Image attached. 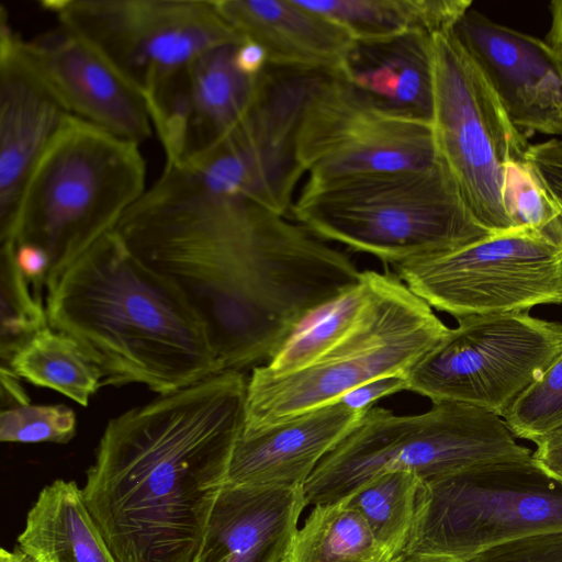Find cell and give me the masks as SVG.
Returning a JSON list of instances; mask_svg holds the SVG:
<instances>
[{
	"label": "cell",
	"mask_w": 562,
	"mask_h": 562,
	"mask_svg": "<svg viewBox=\"0 0 562 562\" xmlns=\"http://www.w3.org/2000/svg\"><path fill=\"white\" fill-rule=\"evenodd\" d=\"M247 381L217 372L110 419L82 488L117 562H195L246 415Z\"/></svg>",
	"instance_id": "cell-1"
},
{
	"label": "cell",
	"mask_w": 562,
	"mask_h": 562,
	"mask_svg": "<svg viewBox=\"0 0 562 562\" xmlns=\"http://www.w3.org/2000/svg\"><path fill=\"white\" fill-rule=\"evenodd\" d=\"M49 327L76 340L104 385L171 393L223 371L202 322L114 232L46 285Z\"/></svg>",
	"instance_id": "cell-2"
},
{
	"label": "cell",
	"mask_w": 562,
	"mask_h": 562,
	"mask_svg": "<svg viewBox=\"0 0 562 562\" xmlns=\"http://www.w3.org/2000/svg\"><path fill=\"white\" fill-rule=\"evenodd\" d=\"M291 218L325 241L393 267L494 234L474 216L441 158L422 169L306 180Z\"/></svg>",
	"instance_id": "cell-3"
},
{
	"label": "cell",
	"mask_w": 562,
	"mask_h": 562,
	"mask_svg": "<svg viewBox=\"0 0 562 562\" xmlns=\"http://www.w3.org/2000/svg\"><path fill=\"white\" fill-rule=\"evenodd\" d=\"M146 173L140 144L70 115L30 173L0 241L43 248L47 285L113 232L147 190Z\"/></svg>",
	"instance_id": "cell-4"
},
{
	"label": "cell",
	"mask_w": 562,
	"mask_h": 562,
	"mask_svg": "<svg viewBox=\"0 0 562 562\" xmlns=\"http://www.w3.org/2000/svg\"><path fill=\"white\" fill-rule=\"evenodd\" d=\"M531 457L503 417L471 404L435 402L415 415L372 406L321 460L303 490L307 505L327 504L389 471H408L427 480Z\"/></svg>",
	"instance_id": "cell-5"
},
{
	"label": "cell",
	"mask_w": 562,
	"mask_h": 562,
	"mask_svg": "<svg viewBox=\"0 0 562 562\" xmlns=\"http://www.w3.org/2000/svg\"><path fill=\"white\" fill-rule=\"evenodd\" d=\"M450 329L395 273L376 271L369 308L327 353L288 374L274 375L261 366L252 369L243 431H255L335 403L374 379L405 375Z\"/></svg>",
	"instance_id": "cell-6"
},
{
	"label": "cell",
	"mask_w": 562,
	"mask_h": 562,
	"mask_svg": "<svg viewBox=\"0 0 562 562\" xmlns=\"http://www.w3.org/2000/svg\"><path fill=\"white\" fill-rule=\"evenodd\" d=\"M562 531V479L508 460L422 480L400 562H464L498 544Z\"/></svg>",
	"instance_id": "cell-7"
},
{
	"label": "cell",
	"mask_w": 562,
	"mask_h": 562,
	"mask_svg": "<svg viewBox=\"0 0 562 562\" xmlns=\"http://www.w3.org/2000/svg\"><path fill=\"white\" fill-rule=\"evenodd\" d=\"M428 52L439 156L483 226L515 229L505 205L507 168L529 144L454 30L430 36Z\"/></svg>",
	"instance_id": "cell-8"
},
{
	"label": "cell",
	"mask_w": 562,
	"mask_h": 562,
	"mask_svg": "<svg viewBox=\"0 0 562 562\" xmlns=\"http://www.w3.org/2000/svg\"><path fill=\"white\" fill-rule=\"evenodd\" d=\"M294 148L311 181L422 169L440 160L429 119L390 108L344 76L322 75L312 87Z\"/></svg>",
	"instance_id": "cell-9"
},
{
	"label": "cell",
	"mask_w": 562,
	"mask_h": 562,
	"mask_svg": "<svg viewBox=\"0 0 562 562\" xmlns=\"http://www.w3.org/2000/svg\"><path fill=\"white\" fill-rule=\"evenodd\" d=\"M447 337L405 374L408 391L471 404L504 417L562 352V323L526 312L457 319Z\"/></svg>",
	"instance_id": "cell-10"
},
{
	"label": "cell",
	"mask_w": 562,
	"mask_h": 562,
	"mask_svg": "<svg viewBox=\"0 0 562 562\" xmlns=\"http://www.w3.org/2000/svg\"><path fill=\"white\" fill-rule=\"evenodd\" d=\"M58 24L109 59L145 100L203 53L243 38L213 0H42Z\"/></svg>",
	"instance_id": "cell-11"
},
{
	"label": "cell",
	"mask_w": 562,
	"mask_h": 562,
	"mask_svg": "<svg viewBox=\"0 0 562 562\" xmlns=\"http://www.w3.org/2000/svg\"><path fill=\"white\" fill-rule=\"evenodd\" d=\"M393 268L431 308L457 319L562 304V237L527 228Z\"/></svg>",
	"instance_id": "cell-12"
},
{
	"label": "cell",
	"mask_w": 562,
	"mask_h": 562,
	"mask_svg": "<svg viewBox=\"0 0 562 562\" xmlns=\"http://www.w3.org/2000/svg\"><path fill=\"white\" fill-rule=\"evenodd\" d=\"M237 45L207 50L178 70L147 99L166 162L182 165L229 134L251 109L261 75L234 65Z\"/></svg>",
	"instance_id": "cell-13"
},
{
	"label": "cell",
	"mask_w": 562,
	"mask_h": 562,
	"mask_svg": "<svg viewBox=\"0 0 562 562\" xmlns=\"http://www.w3.org/2000/svg\"><path fill=\"white\" fill-rule=\"evenodd\" d=\"M454 32L516 127L562 136V64L544 41L474 9Z\"/></svg>",
	"instance_id": "cell-14"
},
{
	"label": "cell",
	"mask_w": 562,
	"mask_h": 562,
	"mask_svg": "<svg viewBox=\"0 0 562 562\" xmlns=\"http://www.w3.org/2000/svg\"><path fill=\"white\" fill-rule=\"evenodd\" d=\"M70 112L30 58L0 8V237L25 182Z\"/></svg>",
	"instance_id": "cell-15"
},
{
	"label": "cell",
	"mask_w": 562,
	"mask_h": 562,
	"mask_svg": "<svg viewBox=\"0 0 562 562\" xmlns=\"http://www.w3.org/2000/svg\"><path fill=\"white\" fill-rule=\"evenodd\" d=\"M24 45L71 115L137 144L151 136L144 95L89 42L58 24Z\"/></svg>",
	"instance_id": "cell-16"
},
{
	"label": "cell",
	"mask_w": 562,
	"mask_h": 562,
	"mask_svg": "<svg viewBox=\"0 0 562 562\" xmlns=\"http://www.w3.org/2000/svg\"><path fill=\"white\" fill-rule=\"evenodd\" d=\"M244 40L259 44L268 67L326 76L350 75L359 44L339 23L297 0H213Z\"/></svg>",
	"instance_id": "cell-17"
},
{
	"label": "cell",
	"mask_w": 562,
	"mask_h": 562,
	"mask_svg": "<svg viewBox=\"0 0 562 562\" xmlns=\"http://www.w3.org/2000/svg\"><path fill=\"white\" fill-rule=\"evenodd\" d=\"M364 413L335 402L255 431H243L226 483L234 486H303L321 460Z\"/></svg>",
	"instance_id": "cell-18"
},
{
	"label": "cell",
	"mask_w": 562,
	"mask_h": 562,
	"mask_svg": "<svg viewBox=\"0 0 562 562\" xmlns=\"http://www.w3.org/2000/svg\"><path fill=\"white\" fill-rule=\"evenodd\" d=\"M306 505L303 486L225 484L195 562H281Z\"/></svg>",
	"instance_id": "cell-19"
},
{
	"label": "cell",
	"mask_w": 562,
	"mask_h": 562,
	"mask_svg": "<svg viewBox=\"0 0 562 562\" xmlns=\"http://www.w3.org/2000/svg\"><path fill=\"white\" fill-rule=\"evenodd\" d=\"M18 547L37 562H117L75 481L57 479L38 493Z\"/></svg>",
	"instance_id": "cell-20"
},
{
	"label": "cell",
	"mask_w": 562,
	"mask_h": 562,
	"mask_svg": "<svg viewBox=\"0 0 562 562\" xmlns=\"http://www.w3.org/2000/svg\"><path fill=\"white\" fill-rule=\"evenodd\" d=\"M344 26L359 45L372 46L409 35L453 31L471 0H297Z\"/></svg>",
	"instance_id": "cell-21"
},
{
	"label": "cell",
	"mask_w": 562,
	"mask_h": 562,
	"mask_svg": "<svg viewBox=\"0 0 562 562\" xmlns=\"http://www.w3.org/2000/svg\"><path fill=\"white\" fill-rule=\"evenodd\" d=\"M429 37L409 35L381 45H359L349 78L379 102L430 120Z\"/></svg>",
	"instance_id": "cell-22"
},
{
	"label": "cell",
	"mask_w": 562,
	"mask_h": 562,
	"mask_svg": "<svg viewBox=\"0 0 562 562\" xmlns=\"http://www.w3.org/2000/svg\"><path fill=\"white\" fill-rule=\"evenodd\" d=\"M375 273L362 271L356 285L308 312L261 367L274 375L288 374L327 353L355 328L369 308L375 292Z\"/></svg>",
	"instance_id": "cell-23"
},
{
	"label": "cell",
	"mask_w": 562,
	"mask_h": 562,
	"mask_svg": "<svg viewBox=\"0 0 562 562\" xmlns=\"http://www.w3.org/2000/svg\"><path fill=\"white\" fill-rule=\"evenodd\" d=\"M281 562H392L346 501L314 505Z\"/></svg>",
	"instance_id": "cell-24"
},
{
	"label": "cell",
	"mask_w": 562,
	"mask_h": 562,
	"mask_svg": "<svg viewBox=\"0 0 562 562\" xmlns=\"http://www.w3.org/2000/svg\"><path fill=\"white\" fill-rule=\"evenodd\" d=\"M3 366L31 384L54 390L83 407L103 386L100 370L79 344L49 326L36 333Z\"/></svg>",
	"instance_id": "cell-25"
},
{
	"label": "cell",
	"mask_w": 562,
	"mask_h": 562,
	"mask_svg": "<svg viewBox=\"0 0 562 562\" xmlns=\"http://www.w3.org/2000/svg\"><path fill=\"white\" fill-rule=\"evenodd\" d=\"M422 479L408 471L381 473L344 498L364 519L392 562H400L413 526Z\"/></svg>",
	"instance_id": "cell-26"
},
{
	"label": "cell",
	"mask_w": 562,
	"mask_h": 562,
	"mask_svg": "<svg viewBox=\"0 0 562 562\" xmlns=\"http://www.w3.org/2000/svg\"><path fill=\"white\" fill-rule=\"evenodd\" d=\"M0 358L5 364L36 333L49 326L43 297L18 269L11 243L0 247Z\"/></svg>",
	"instance_id": "cell-27"
},
{
	"label": "cell",
	"mask_w": 562,
	"mask_h": 562,
	"mask_svg": "<svg viewBox=\"0 0 562 562\" xmlns=\"http://www.w3.org/2000/svg\"><path fill=\"white\" fill-rule=\"evenodd\" d=\"M505 205L514 228L562 237V209L526 156L508 165Z\"/></svg>",
	"instance_id": "cell-28"
},
{
	"label": "cell",
	"mask_w": 562,
	"mask_h": 562,
	"mask_svg": "<svg viewBox=\"0 0 562 562\" xmlns=\"http://www.w3.org/2000/svg\"><path fill=\"white\" fill-rule=\"evenodd\" d=\"M503 418L516 438L533 442L562 427V352Z\"/></svg>",
	"instance_id": "cell-29"
},
{
	"label": "cell",
	"mask_w": 562,
	"mask_h": 562,
	"mask_svg": "<svg viewBox=\"0 0 562 562\" xmlns=\"http://www.w3.org/2000/svg\"><path fill=\"white\" fill-rule=\"evenodd\" d=\"M77 429L75 412L63 404L26 405L2 408L0 440L2 442L66 443Z\"/></svg>",
	"instance_id": "cell-30"
},
{
	"label": "cell",
	"mask_w": 562,
	"mask_h": 562,
	"mask_svg": "<svg viewBox=\"0 0 562 562\" xmlns=\"http://www.w3.org/2000/svg\"><path fill=\"white\" fill-rule=\"evenodd\" d=\"M464 562H562V531L502 543Z\"/></svg>",
	"instance_id": "cell-31"
},
{
	"label": "cell",
	"mask_w": 562,
	"mask_h": 562,
	"mask_svg": "<svg viewBox=\"0 0 562 562\" xmlns=\"http://www.w3.org/2000/svg\"><path fill=\"white\" fill-rule=\"evenodd\" d=\"M526 158L535 167L558 204H562V140L553 138L529 145Z\"/></svg>",
	"instance_id": "cell-32"
},
{
	"label": "cell",
	"mask_w": 562,
	"mask_h": 562,
	"mask_svg": "<svg viewBox=\"0 0 562 562\" xmlns=\"http://www.w3.org/2000/svg\"><path fill=\"white\" fill-rule=\"evenodd\" d=\"M402 391H408L406 376L404 374L386 375L352 389L337 402L352 411L366 413L375 402Z\"/></svg>",
	"instance_id": "cell-33"
},
{
	"label": "cell",
	"mask_w": 562,
	"mask_h": 562,
	"mask_svg": "<svg viewBox=\"0 0 562 562\" xmlns=\"http://www.w3.org/2000/svg\"><path fill=\"white\" fill-rule=\"evenodd\" d=\"M14 261L20 272L25 277L34 292L43 297V289L49 270V257L37 245L30 243L13 244Z\"/></svg>",
	"instance_id": "cell-34"
},
{
	"label": "cell",
	"mask_w": 562,
	"mask_h": 562,
	"mask_svg": "<svg viewBox=\"0 0 562 562\" xmlns=\"http://www.w3.org/2000/svg\"><path fill=\"white\" fill-rule=\"evenodd\" d=\"M533 460L549 473L562 479V427L535 442Z\"/></svg>",
	"instance_id": "cell-35"
},
{
	"label": "cell",
	"mask_w": 562,
	"mask_h": 562,
	"mask_svg": "<svg viewBox=\"0 0 562 562\" xmlns=\"http://www.w3.org/2000/svg\"><path fill=\"white\" fill-rule=\"evenodd\" d=\"M233 60L237 70L247 77H258L268 67L265 49L248 40H244L235 47Z\"/></svg>",
	"instance_id": "cell-36"
},
{
	"label": "cell",
	"mask_w": 562,
	"mask_h": 562,
	"mask_svg": "<svg viewBox=\"0 0 562 562\" xmlns=\"http://www.w3.org/2000/svg\"><path fill=\"white\" fill-rule=\"evenodd\" d=\"M1 400L10 407L26 405L30 397L20 384V379L8 366L1 364Z\"/></svg>",
	"instance_id": "cell-37"
},
{
	"label": "cell",
	"mask_w": 562,
	"mask_h": 562,
	"mask_svg": "<svg viewBox=\"0 0 562 562\" xmlns=\"http://www.w3.org/2000/svg\"><path fill=\"white\" fill-rule=\"evenodd\" d=\"M550 27L544 42L562 64V0L549 3Z\"/></svg>",
	"instance_id": "cell-38"
},
{
	"label": "cell",
	"mask_w": 562,
	"mask_h": 562,
	"mask_svg": "<svg viewBox=\"0 0 562 562\" xmlns=\"http://www.w3.org/2000/svg\"><path fill=\"white\" fill-rule=\"evenodd\" d=\"M0 562H37L33 557L21 550L19 547L13 551L5 550L4 548L0 551Z\"/></svg>",
	"instance_id": "cell-39"
},
{
	"label": "cell",
	"mask_w": 562,
	"mask_h": 562,
	"mask_svg": "<svg viewBox=\"0 0 562 562\" xmlns=\"http://www.w3.org/2000/svg\"><path fill=\"white\" fill-rule=\"evenodd\" d=\"M559 205H560V207L562 209V204H559Z\"/></svg>",
	"instance_id": "cell-40"
}]
</instances>
